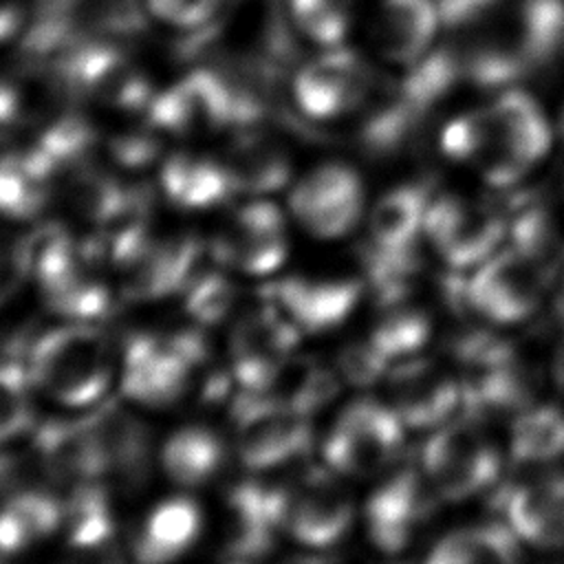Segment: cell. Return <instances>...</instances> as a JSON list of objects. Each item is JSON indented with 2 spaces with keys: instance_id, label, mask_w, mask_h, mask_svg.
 I'll use <instances>...</instances> for the list:
<instances>
[{
  "instance_id": "obj_35",
  "label": "cell",
  "mask_w": 564,
  "mask_h": 564,
  "mask_svg": "<svg viewBox=\"0 0 564 564\" xmlns=\"http://www.w3.org/2000/svg\"><path fill=\"white\" fill-rule=\"evenodd\" d=\"M511 242H513V249L531 258L542 271L549 273V278H553V273L562 262L564 249L544 209L540 207L524 209L511 223Z\"/></svg>"
},
{
  "instance_id": "obj_44",
  "label": "cell",
  "mask_w": 564,
  "mask_h": 564,
  "mask_svg": "<svg viewBox=\"0 0 564 564\" xmlns=\"http://www.w3.org/2000/svg\"><path fill=\"white\" fill-rule=\"evenodd\" d=\"M22 4L20 0H0V42L15 35L22 26Z\"/></svg>"
},
{
  "instance_id": "obj_6",
  "label": "cell",
  "mask_w": 564,
  "mask_h": 564,
  "mask_svg": "<svg viewBox=\"0 0 564 564\" xmlns=\"http://www.w3.org/2000/svg\"><path fill=\"white\" fill-rule=\"evenodd\" d=\"M300 335L293 322L264 300L242 313L227 344L229 370L238 388L264 392L284 359L295 352Z\"/></svg>"
},
{
  "instance_id": "obj_40",
  "label": "cell",
  "mask_w": 564,
  "mask_h": 564,
  "mask_svg": "<svg viewBox=\"0 0 564 564\" xmlns=\"http://www.w3.org/2000/svg\"><path fill=\"white\" fill-rule=\"evenodd\" d=\"M220 4L223 0H143V7L154 18L181 31L200 29L216 15Z\"/></svg>"
},
{
  "instance_id": "obj_33",
  "label": "cell",
  "mask_w": 564,
  "mask_h": 564,
  "mask_svg": "<svg viewBox=\"0 0 564 564\" xmlns=\"http://www.w3.org/2000/svg\"><path fill=\"white\" fill-rule=\"evenodd\" d=\"M355 0H289V15L297 33L322 48L339 46L350 29Z\"/></svg>"
},
{
  "instance_id": "obj_11",
  "label": "cell",
  "mask_w": 564,
  "mask_h": 564,
  "mask_svg": "<svg viewBox=\"0 0 564 564\" xmlns=\"http://www.w3.org/2000/svg\"><path fill=\"white\" fill-rule=\"evenodd\" d=\"M549 280L546 271L511 247L485 262L467 280V306L494 322L511 324L538 308Z\"/></svg>"
},
{
  "instance_id": "obj_47",
  "label": "cell",
  "mask_w": 564,
  "mask_h": 564,
  "mask_svg": "<svg viewBox=\"0 0 564 564\" xmlns=\"http://www.w3.org/2000/svg\"><path fill=\"white\" fill-rule=\"evenodd\" d=\"M560 137L564 139V110H562V119H560Z\"/></svg>"
},
{
  "instance_id": "obj_5",
  "label": "cell",
  "mask_w": 564,
  "mask_h": 564,
  "mask_svg": "<svg viewBox=\"0 0 564 564\" xmlns=\"http://www.w3.org/2000/svg\"><path fill=\"white\" fill-rule=\"evenodd\" d=\"M368 64L350 48L328 46L304 62L293 77V101L306 119L335 121L357 112L372 97Z\"/></svg>"
},
{
  "instance_id": "obj_27",
  "label": "cell",
  "mask_w": 564,
  "mask_h": 564,
  "mask_svg": "<svg viewBox=\"0 0 564 564\" xmlns=\"http://www.w3.org/2000/svg\"><path fill=\"white\" fill-rule=\"evenodd\" d=\"M339 392V372L306 355H289L273 375L264 394L284 408L311 416Z\"/></svg>"
},
{
  "instance_id": "obj_8",
  "label": "cell",
  "mask_w": 564,
  "mask_h": 564,
  "mask_svg": "<svg viewBox=\"0 0 564 564\" xmlns=\"http://www.w3.org/2000/svg\"><path fill=\"white\" fill-rule=\"evenodd\" d=\"M209 251L218 264L240 273H273L289 253L282 209L260 198L238 207L212 238Z\"/></svg>"
},
{
  "instance_id": "obj_30",
  "label": "cell",
  "mask_w": 564,
  "mask_h": 564,
  "mask_svg": "<svg viewBox=\"0 0 564 564\" xmlns=\"http://www.w3.org/2000/svg\"><path fill=\"white\" fill-rule=\"evenodd\" d=\"M427 564H522V557L507 527L485 524L441 540Z\"/></svg>"
},
{
  "instance_id": "obj_28",
  "label": "cell",
  "mask_w": 564,
  "mask_h": 564,
  "mask_svg": "<svg viewBox=\"0 0 564 564\" xmlns=\"http://www.w3.org/2000/svg\"><path fill=\"white\" fill-rule=\"evenodd\" d=\"M427 205L425 185H401L388 192L377 200L370 214L368 242L383 249L412 247L423 229Z\"/></svg>"
},
{
  "instance_id": "obj_49",
  "label": "cell",
  "mask_w": 564,
  "mask_h": 564,
  "mask_svg": "<svg viewBox=\"0 0 564 564\" xmlns=\"http://www.w3.org/2000/svg\"><path fill=\"white\" fill-rule=\"evenodd\" d=\"M562 51H564V48H562Z\"/></svg>"
},
{
  "instance_id": "obj_39",
  "label": "cell",
  "mask_w": 564,
  "mask_h": 564,
  "mask_svg": "<svg viewBox=\"0 0 564 564\" xmlns=\"http://www.w3.org/2000/svg\"><path fill=\"white\" fill-rule=\"evenodd\" d=\"M487 141L485 110L465 112L452 119L441 132V150L449 159H478Z\"/></svg>"
},
{
  "instance_id": "obj_45",
  "label": "cell",
  "mask_w": 564,
  "mask_h": 564,
  "mask_svg": "<svg viewBox=\"0 0 564 564\" xmlns=\"http://www.w3.org/2000/svg\"><path fill=\"white\" fill-rule=\"evenodd\" d=\"M555 379H557V383L564 388V348L560 350V355H557V359H555Z\"/></svg>"
},
{
  "instance_id": "obj_10",
  "label": "cell",
  "mask_w": 564,
  "mask_h": 564,
  "mask_svg": "<svg viewBox=\"0 0 564 564\" xmlns=\"http://www.w3.org/2000/svg\"><path fill=\"white\" fill-rule=\"evenodd\" d=\"M293 218L317 238H341L359 220L364 187L344 163H322L306 172L289 192Z\"/></svg>"
},
{
  "instance_id": "obj_13",
  "label": "cell",
  "mask_w": 564,
  "mask_h": 564,
  "mask_svg": "<svg viewBox=\"0 0 564 564\" xmlns=\"http://www.w3.org/2000/svg\"><path fill=\"white\" fill-rule=\"evenodd\" d=\"M95 434L106 480L123 491L141 489L152 474V434L150 427L123 403L99 401L86 414Z\"/></svg>"
},
{
  "instance_id": "obj_42",
  "label": "cell",
  "mask_w": 564,
  "mask_h": 564,
  "mask_svg": "<svg viewBox=\"0 0 564 564\" xmlns=\"http://www.w3.org/2000/svg\"><path fill=\"white\" fill-rule=\"evenodd\" d=\"M29 280V262L22 240L0 238V306Z\"/></svg>"
},
{
  "instance_id": "obj_23",
  "label": "cell",
  "mask_w": 564,
  "mask_h": 564,
  "mask_svg": "<svg viewBox=\"0 0 564 564\" xmlns=\"http://www.w3.org/2000/svg\"><path fill=\"white\" fill-rule=\"evenodd\" d=\"M159 183L165 198L181 209H207L234 192L223 161L198 152H176L165 159Z\"/></svg>"
},
{
  "instance_id": "obj_7",
  "label": "cell",
  "mask_w": 564,
  "mask_h": 564,
  "mask_svg": "<svg viewBox=\"0 0 564 564\" xmlns=\"http://www.w3.org/2000/svg\"><path fill=\"white\" fill-rule=\"evenodd\" d=\"M194 366L174 348L170 337L132 333L121 344L119 383L128 401L145 408H167L185 397Z\"/></svg>"
},
{
  "instance_id": "obj_43",
  "label": "cell",
  "mask_w": 564,
  "mask_h": 564,
  "mask_svg": "<svg viewBox=\"0 0 564 564\" xmlns=\"http://www.w3.org/2000/svg\"><path fill=\"white\" fill-rule=\"evenodd\" d=\"M68 557L64 564H126L123 551L117 538H108L93 544L68 546Z\"/></svg>"
},
{
  "instance_id": "obj_34",
  "label": "cell",
  "mask_w": 564,
  "mask_h": 564,
  "mask_svg": "<svg viewBox=\"0 0 564 564\" xmlns=\"http://www.w3.org/2000/svg\"><path fill=\"white\" fill-rule=\"evenodd\" d=\"M31 377L24 361H0V445L33 430L35 414L31 401Z\"/></svg>"
},
{
  "instance_id": "obj_14",
  "label": "cell",
  "mask_w": 564,
  "mask_h": 564,
  "mask_svg": "<svg viewBox=\"0 0 564 564\" xmlns=\"http://www.w3.org/2000/svg\"><path fill=\"white\" fill-rule=\"evenodd\" d=\"M31 456L51 487L70 491L88 482H106L104 460L86 416L48 419L35 425Z\"/></svg>"
},
{
  "instance_id": "obj_22",
  "label": "cell",
  "mask_w": 564,
  "mask_h": 564,
  "mask_svg": "<svg viewBox=\"0 0 564 564\" xmlns=\"http://www.w3.org/2000/svg\"><path fill=\"white\" fill-rule=\"evenodd\" d=\"M438 22L434 0H381L375 40L388 59L410 66L427 53Z\"/></svg>"
},
{
  "instance_id": "obj_41",
  "label": "cell",
  "mask_w": 564,
  "mask_h": 564,
  "mask_svg": "<svg viewBox=\"0 0 564 564\" xmlns=\"http://www.w3.org/2000/svg\"><path fill=\"white\" fill-rule=\"evenodd\" d=\"M454 355L476 368H494L511 364L513 348L498 335L487 330H471L456 339Z\"/></svg>"
},
{
  "instance_id": "obj_24",
  "label": "cell",
  "mask_w": 564,
  "mask_h": 564,
  "mask_svg": "<svg viewBox=\"0 0 564 564\" xmlns=\"http://www.w3.org/2000/svg\"><path fill=\"white\" fill-rule=\"evenodd\" d=\"M425 361L399 366L390 379L397 388L399 419L412 427H427L447 421L463 412V383L454 381H423Z\"/></svg>"
},
{
  "instance_id": "obj_46",
  "label": "cell",
  "mask_w": 564,
  "mask_h": 564,
  "mask_svg": "<svg viewBox=\"0 0 564 564\" xmlns=\"http://www.w3.org/2000/svg\"><path fill=\"white\" fill-rule=\"evenodd\" d=\"M284 564H324V562L317 560V557H293V560H289Z\"/></svg>"
},
{
  "instance_id": "obj_12",
  "label": "cell",
  "mask_w": 564,
  "mask_h": 564,
  "mask_svg": "<svg viewBox=\"0 0 564 564\" xmlns=\"http://www.w3.org/2000/svg\"><path fill=\"white\" fill-rule=\"evenodd\" d=\"M333 469H306L291 482L284 529L311 549L339 542L352 522V500Z\"/></svg>"
},
{
  "instance_id": "obj_4",
  "label": "cell",
  "mask_w": 564,
  "mask_h": 564,
  "mask_svg": "<svg viewBox=\"0 0 564 564\" xmlns=\"http://www.w3.org/2000/svg\"><path fill=\"white\" fill-rule=\"evenodd\" d=\"M403 441V421L394 410L370 399L346 405L328 436L322 454L326 467L341 476H368L383 469Z\"/></svg>"
},
{
  "instance_id": "obj_16",
  "label": "cell",
  "mask_w": 564,
  "mask_h": 564,
  "mask_svg": "<svg viewBox=\"0 0 564 564\" xmlns=\"http://www.w3.org/2000/svg\"><path fill=\"white\" fill-rule=\"evenodd\" d=\"M357 280L282 278L262 286L260 297L286 315L300 333L319 335L339 326L359 302Z\"/></svg>"
},
{
  "instance_id": "obj_20",
  "label": "cell",
  "mask_w": 564,
  "mask_h": 564,
  "mask_svg": "<svg viewBox=\"0 0 564 564\" xmlns=\"http://www.w3.org/2000/svg\"><path fill=\"white\" fill-rule=\"evenodd\" d=\"M200 507L189 496L161 500L143 520L132 553L137 564H172L183 557L200 535Z\"/></svg>"
},
{
  "instance_id": "obj_17",
  "label": "cell",
  "mask_w": 564,
  "mask_h": 564,
  "mask_svg": "<svg viewBox=\"0 0 564 564\" xmlns=\"http://www.w3.org/2000/svg\"><path fill=\"white\" fill-rule=\"evenodd\" d=\"M432 509V494L412 469L383 482L366 502V527L372 544L383 553H397L410 542L416 520Z\"/></svg>"
},
{
  "instance_id": "obj_26",
  "label": "cell",
  "mask_w": 564,
  "mask_h": 564,
  "mask_svg": "<svg viewBox=\"0 0 564 564\" xmlns=\"http://www.w3.org/2000/svg\"><path fill=\"white\" fill-rule=\"evenodd\" d=\"M53 170L31 148L0 156V216L33 218L40 214L53 189Z\"/></svg>"
},
{
  "instance_id": "obj_48",
  "label": "cell",
  "mask_w": 564,
  "mask_h": 564,
  "mask_svg": "<svg viewBox=\"0 0 564 564\" xmlns=\"http://www.w3.org/2000/svg\"><path fill=\"white\" fill-rule=\"evenodd\" d=\"M227 564H251V562H242V560H229Z\"/></svg>"
},
{
  "instance_id": "obj_19",
  "label": "cell",
  "mask_w": 564,
  "mask_h": 564,
  "mask_svg": "<svg viewBox=\"0 0 564 564\" xmlns=\"http://www.w3.org/2000/svg\"><path fill=\"white\" fill-rule=\"evenodd\" d=\"M509 529L535 546H564V474H553L500 494Z\"/></svg>"
},
{
  "instance_id": "obj_1",
  "label": "cell",
  "mask_w": 564,
  "mask_h": 564,
  "mask_svg": "<svg viewBox=\"0 0 564 564\" xmlns=\"http://www.w3.org/2000/svg\"><path fill=\"white\" fill-rule=\"evenodd\" d=\"M33 388L66 408H90L104 401L119 359L112 344L93 322H68L40 333L26 350Z\"/></svg>"
},
{
  "instance_id": "obj_2",
  "label": "cell",
  "mask_w": 564,
  "mask_h": 564,
  "mask_svg": "<svg viewBox=\"0 0 564 564\" xmlns=\"http://www.w3.org/2000/svg\"><path fill=\"white\" fill-rule=\"evenodd\" d=\"M485 123L487 141L476 161L494 187L518 183L549 152V123L535 99L522 90H505L485 108Z\"/></svg>"
},
{
  "instance_id": "obj_32",
  "label": "cell",
  "mask_w": 564,
  "mask_h": 564,
  "mask_svg": "<svg viewBox=\"0 0 564 564\" xmlns=\"http://www.w3.org/2000/svg\"><path fill=\"white\" fill-rule=\"evenodd\" d=\"M44 300L53 313L68 317L70 322H93L104 317L112 304L106 280L97 278L90 267L44 291Z\"/></svg>"
},
{
  "instance_id": "obj_3",
  "label": "cell",
  "mask_w": 564,
  "mask_h": 564,
  "mask_svg": "<svg viewBox=\"0 0 564 564\" xmlns=\"http://www.w3.org/2000/svg\"><path fill=\"white\" fill-rule=\"evenodd\" d=\"M234 447L249 471H273L304 456L313 432L302 416L264 392L240 390L229 403Z\"/></svg>"
},
{
  "instance_id": "obj_25",
  "label": "cell",
  "mask_w": 564,
  "mask_h": 564,
  "mask_svg": "<svg viewBox=\"0 0 564 564\" xmlns=\"http://www.w3.org/2000/svg\"><path fill=\"white\" fill-rule=\"evenodd\" d=\"M225 460V445L218 434L203 425H185L172 432L159 452L165 476L181 487L209 482Z\"/></svg>"
},
{
  "instance_id": "obj_38",
  "label": "cell",
  "mask_w": 564,
  "mask_h": 564,
  "mask_svg": "<svg viewBox=\"0 0 564 564\" xmlns=\"http://www.w3.org/2000/svg\"><path fill=\"white\" fill-rule=\"evenodd\" d=\"M390 368V357H386L370 339L350 341L341 348L337 357V372L352 386H370L379 381Z\"/></svg>"
},
{
  "instance_id": "obj_36",
  "label": "cell",
  "mask_w": 564,
  "mask_h": 564,
  "mask_svg": "<svg viewBox=\"0 0 564 564\" xmlns=\"http://www.w3.org/2000/svg\"><path fill=\"white\" fill-rule=\"evenodd\" d=\"M185 311L203 328L225 322L236 304L234 282L218 269H203L185 289Z\"/></svg>"
},
{
  "instance_id": "obj_18",
  "label": "cell",
  "mask_w": 564,
  "mask_h": 564,
  "mask_svg": "<svg viewBox=\"0 0 564 564\" xmlns=\"http://www.w3.org/2000/svg\"><path fill=\"white\" fill-rule=\"evenodd\" d=\"M220 161L234 192L240 194H271L291 178V156L284 143L253 126H240V132L227 141Z\"/></svg>"
},
{
  "instance_id": "obj_9",
  "label": "cell",
  "mask_w": 564,
  "mask_h": 564,
  "mask_svg": "<svg viewBox=\"0 0 564 564\" xmlns=\"http://www.w3.org/2000/svg\"><path fill=\"white\" fill-rule=\"evenodd\" d=\"M423 469L447 500H463L491 485L500 469L498 452L467 419L436 432L423 447Z\"/></svg>"
},
{
  "instance_id": "obj_37",
  "label": "cell",
  "mask_w": 564,
  "mask_h": 564,
  "mask_svg": "<svg viewBox=\"0 0 564 564\" xmlns=\"http://www.w3.org/2000/svg\"><path fill=\"white\" fill-rule=\"evenodd\" d=\"M430 337V319L419 311H392L370 333V341L390 359L419 350Z\"/></svg>"
},
{
  "instance_id": "obj_29",
  "label": "cell",
  "mask_w": 564,
  "mask_h": 564,
  "mask_svg": "<svg viewBox=\"0 0 564 564\" xmlns=\"http://www.w3.org/2000/svg\"><path fill=\"white\" fill-rule=\"evenodd\" d=\"M511 20L529 73L564 48V0H522Z\"/></svg>"
},
{
  "instance_id": "obj_15",
  "label": "cell",
  "mask_w": 564,
  "mask_h": 564,
  "mask_svg": "<svg viewBox=\"0 0 564 564\" xmlns=\"http://www.w3.org/2000/svg\"><path fill=\"white\" fill-rule=\"evenodd\" d=\"M423 229L445 262L469 267L496 249L505 236V220L489 207L441 196L427 205Z\"/></svg>"
},
{
  "instance_id": "obj_21",
  "label": "cell",
  "mask_w": 564,
  "mask_h": 564,
  "mask_svg": "<svg viewBox=\"0 0 564 564\" xmlns=\"http://www.w3.org/2000/svg\"><path fill=\"white\" fill-rule=\"evenodd\" d=\"M64 524V498L55 487L29 485L0 502V551L15 555Z\"/></svg>"
},
{
  "instance_id": "obj_31",
  "label": "cell",
  "mask_w": 564,
  "mask_h": 564,
  "mask_svg": "<svg viewBox=\"0 0 564 564\" xmlns=\"http://www.w3.org/2000/svg\"><path fill=\"white\" fill-rule=\"evenodd\" d=\"M564 452V414L555 408H533L511 427V456L520 463L549 460Z\"/></svg>"
}]
</instances>
